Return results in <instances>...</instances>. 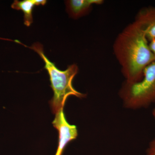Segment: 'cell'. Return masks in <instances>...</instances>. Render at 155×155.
I'll return each instance as SVG.
<instances>
[{"instance_id":"3957f363","label":"cell","mask_w":155,"mask_h":155,"mask_svg":"<svg viewBox=\"0 0 155 155\" xmlns=\"http://www.w3.org/2000/svg\"><path fill=\"white\" fill-rule=\"evenodd\" d=\"M119 96L125 108L132 110L148 107L155 103V61L144 69L141 80L124 81Z\"/></svg>"},{"instance_id":"52a82bcc","label":"cell","mask_w":155,"mask_h":155,"mask_svg":"<svg viewBox=\"0 0 155 155\" xmlns=\"http://www.w3.org/2000/svg\"><path fill=\"white\" fill-rule=\"evenodd\" d=\"M46 0H15L11 7L17 10L22 11L24 14V23L29 27L33 22L32 12L35 6H44L46 4Z\"/></svg>"},{"instance_id":"30bf717a","label":"cell","mask_w":155,"mask_h":155,"mask_svg":"<svg viewBox=\"0 0 155 155\" xmlns=\"http://www.w3.org/2000/svg\"><path fill=\"white\" fill-rule=\"evenodd\" d=\"M153 115L155 119V109H154L153 110Z\"/></svg>"},{"instance_id":"277c9868","label":"cell","mask_w":155,"mask_h":155,"mask_svg":"<svg viewBox=\"0 0 155 155\" xmlns=\"http://www.w3.org/2000/svg\"><path fill=\"white\" fill-rule=\"evenodd\" d=\"M52 124L58 130L59 134L58 148L55 155H62L67 144L77 138L78 135L77 127L67 122L64 109L55 114Z\"/></svg>"},{"instance_id":"ba28073f","label":"cell","mask_w":155,"mask_h":155,"mask_svg":"<svg viewBox=\"0 0 155 155\" xmlns=\"http://www.w3.org/2000/svg\"><path fill=\"white\" fill-rule=\"evenodd\" d=\"M146 155H155V138L150 143L146 150Z\"/></svg>"},{"instance_id":"8992f818","label":"cell","mask_w":155,"mask_h":155,"mask_svg":"<svg viewBox=\"0 0 155 155\" xmlns=\"http://www.w3.org/2000/svg\"><path fill=\"white\" fill-rule=\"evenodd\" d=\"M104 2L103 0H69L65 4L69 16L77 19L88 14L93 5H101Z\"/></svg>"},{"instance_id":"6da1fadb","label":"cell","mask_w":155,"mask_h":155,"mask_svg":"<svg viewBox=\"0 0 155 155\" xmlns=\"http://www.w3.org/2000/svg\"><path fill=\"white\" fill-rule=\"evenodd\" d=\"M113 50L127 82L141 80L145 68L155 61L144 31L134 21L118 35Z\"/></svg>"},{"instance_id":"5b68a950","label":"cell","mask_w":155,"mask_h":155,"mask_svg":"<svg viewBox=\"0 0 155 155\" xmlns=\"http://www.w3.org/2000/svg\"><path fill=\"white\" fill-rule=\"evenodd\" d=\"M134 22L142 28L149 42L155 39V7L141 9L137 14Z\"/></svg>"},{"instance_id":"9c48e42d","label":"cell","mask_w":155,"mask_h":155,"mask_svg":"<svg viewBox=\"0 0 155 155\" xmlns=\"http://www.w3.org/2000/svg\"><path fill=\"white\" fill-rule=\"evenodd\" d=\"M149 46L151 51L155 57V39L150 42Z\"/></svg>"},{"instance_id":"7a4b0ae2","label":"cell","mask_w":155,"mask_h":155,"mask_svg":"<svg viewBox=\"0 0 155 155\" xmlns=\"http://www.w3.org/2000/svg\"><path fill=\"white\" fill-rule=\"evenodd\" d=\"M14 41L36 52L44 62V68L49 75L51 86L54 92V96L49 102L53 114H57L61 110L64 109L66 101L70 96H74L79 98L86 97V94L77 91L72 84L73 79L78 71V67L76 64L69 65L66 70H60L56 67L55 64L50 61L46 56L42 45L39 43H35L29 47L17 40Z\"/></svg>"}]
</instances>
